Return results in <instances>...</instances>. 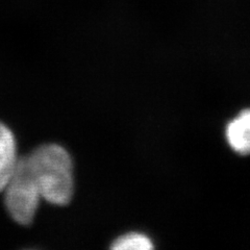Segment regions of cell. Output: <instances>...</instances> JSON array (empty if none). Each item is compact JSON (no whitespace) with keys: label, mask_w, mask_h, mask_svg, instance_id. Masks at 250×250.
I'll return each instance as SVG.
<instances>
[{"label":"cell","mask_w":250,"mask_h":250,"mask_svg":"<svg viewBox=\"0 0 250 250\" xmlns=\"http://www.w3.org/2000/svg\"><path fill=\"white\" fill-rule=\"evenodd\" d=\"M19 158L13 131L0 122V192H3L17 167Z\"/></svg>","instance_id":"cell-3"},{"label":"cell","mask_w":250,"mask_h":250,"mask_svg":"<svg viewBox=\"0 0 250 250\" xmlns=\"http://www.w3.org/2000/svg\"><path fill=\"white\" fill-rule=\"evenodd\" d=\"M111 248L114 250H149L153 248V244L144 233L129 232L117 238Z\"/></svg>","instance_id":"cell-5"},{"label":"cell","mask_w":250,"mask_h":250,"mask_svg":"<svg viewBox=\"0 0 250 250\" xmlns=\"http://www.w3.org/2000/svg\"><path fill=\"white\" fill-rule=\"evenodd\" d=\"M226 139L237 153L250 154V108L242 111L228 124Z\"/></svg>","instance_id":"cell-4"},{"label":"cell","mask_w":250,"mask_h":250,"mask_svg":"<svg viewBox=\"0 0 250 250\" xmlns=\"http://www.w3.org/2000/svg\"><path fill=\"white\" fill-rule=\"evenodd\" d=\"M3 192L5 208L14 220L21 225L33 222L42 195L26 156L19 158Z\"/></svg>","instance_id":"cell-2"},{"label":"cell","mask_w":250,"mask_h":250,"mask_svg":"<svg viewBox=\"0 0 250 250\" xmlns=\"http://www.w3.org/2000/svg\"><path fill=\"white\" fill-rule=\"evenodd\" d=\"M42 198L66 206L74 192L73 163L69 152L58 144H44L26 156Z\"/></svg>","instance_id":"cell-1"}]
</instances>
